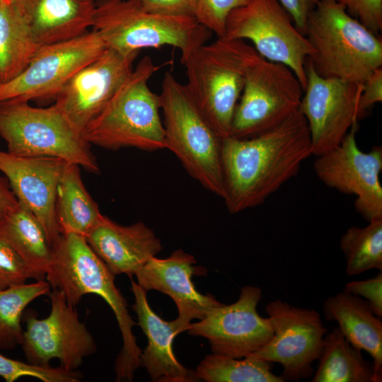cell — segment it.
I'll return each mask as SVG.
<instances>
[{"mask_svg": "<svg viewBox=\"0 0 382 382\" xmlns=\"http://www.w3.org/2000/svg\"><path fill=\"white\" fill-rule=\"evenodd\" d=\"M313 155L307 121L296 111L255 136L222 139L223 199L231 214L262 204L294 178Z\"/></svg>", "mask_w": 382, "mask_h": 382, "instance_id": "1", "label": "cell"}, {"mask_svg": "<svg viewBox=\"0 0 382 382\" xmlns=\"http://www.w3.org/2000/svg\"><path fill=\"white\" fill-rule=\"evenodd\" d=\"M52 262L46 274L52 289L60 290L76 307L82 297L96 294L110 306L122 336V347L115 361L116 380L131 381L140 366L141 350L132 332L135 325L127 303L115 284V275L94 253L86 237L62 233L53 245Z\"/></svg>", "mask_w": 382, "mask_h": 382, "instance_id": "2", "label": "cell"}, {"mask_svg": "<svg viewBox=\"0 0 382 382\" xmlns=\"http://www.w3.org/2000/svg\"><path fill=\"white\" fill-rule=\"evenodd\" d=\"M305 36L313 50L308 59L322 77L363 83L382 67V40L336 0H318Z\"/></svg>", "mask_w": 382, "mask_h": 382, "instance_id": "3", "label": "cell"}, {"mask_svg": "<svg viewBox=\"0 0 382 382\" xmlns=\"http://www.w3.org/2000/svg\"><path fill=\"white\" fill-rule=\"evenodd\" d=\"M160 66L144 57L82 135L91 145L108 149L133 147L146 151L166 149L158 95L149 86Z\"/></svg>", "mask_w": 382, "mask_h": 382, "instance_id": "4", "label": "cell"}, {"mask_svg": "<svg viewBox=\"0 0 382 382\" xmlns=\"http://www.w3.org/2000/svg\"><path fill=\"white\" fill-rule=\"evenodd\" d=\"M258 55L244 40L221 37L180 59L189 93L222 139L229 136L248 69Z\"/></svg>", "mask_w": 382, "mask_h": 382, "instance_id": "5", "label": "cell"}, {"mask_svg": "<svg viewBox=\"0 0 382 382\" xmlns=\"http://www.w3.org/2000/svg\"><path fill=\"white\" fill-rule=\"evenodd\" d=\"M91 28L106 48L124 56L170 45L183 59L212 34L195 17L149 12L134 0H96Z\"/></svg>", "mask_w": 382, "mask_h": 382, "instance_id": "6", "label": "cell"}, {"mask_svg": "<svg viewBox=\"0 0 382 382\" xmlns=\"http://www.w3.org/2000/svg\"><path fill=\"white\" fill-rule=\"evenodd\" d=\"M163 115L166 149L206 190L223 199L222 138L189 93L170 72H166L158 94Z\"/></svg>", "mask_w": 382, "mask_h": 382, "instance_id": "7", "label": "cell"}, {"mask_svg": "<svg viewBox=\"0 0 382 382\" xmlns=\"http://www.w3.org/2000/svg\"><path fill=\"white\" fill-rule=\"evenodd\" d=\"M0 136L11 154L56 157L100 173L90 144L54 104L39 108L26 101L0 103Z\"/></svg>", "mask_w": 382, "mask_h": 382, "instance_id": "8", "label": "cell"}, {"mask_svg": "<svg viewBox=\"0 0 382 382\" xmlns=\"http://www.w3.org/2000/svg\"><path fill=\"white\" fill-rule=\"evenodd\" d=\"M303 92L289 67L259 54L248 69L229 136L249 138L277 126L299 110Z\"/></svg>", "mask_w": 382, "mask_h": 382, "instance_id": "9", "label": "cell"}, {"mask_svg": "<svg viewBox=\"0 0 382 382\" xmlns=\"http://www.w3.org/2000/svg\"><path fill=\"white\" fill-rule=\"evenodd\" d=\"M224 37L250 40L262 57L289 67L304 91L306 62L313 50L279 0H250L233 9L227 18Z\"/></svg>", "mask_w": 382, "mask_h": 382, "instance_id": "10", "label": "cell"}, {"mask_svg": "<svg viewBox=\"0 0 382 382\" xmlns=\"http://www.w3.org/2000/svg\"><path fill=\"white\" fill-rule=\"evenodd\" d=\"M105 49L93 30L39 47L23 71L0 83V103L55 99L72 76Z\"/></svg>", "mask_w": 382, "mask_h": 382, "instance_id": "11", "label": "cell"}, {"mask_svg": "<svg viewBox=\"0 0 382 382\" xmlns=\"http://www.w3.org/2000/svg\"><path fill=\"white\" fill-rule=\"evenodd\" d=\"M265 311L273 335L267 344L249 356L280 364L283 367L280 376L284 381L310 378L312 364L318 359L327 332L320 313L281 299L269 302Z\"/></svg>", "mask_w": 382, "mask_h": 382, "instance_id": "12", "label": "cell"}, {"mask_svg": "<svg viewBox=\"0 0 382 382\" xmlns=\"http://www.w3.org/2000/svg\"><path fill=\"white\" fill-rule=\"evenodd\" d=\"M48 294V316L39 319L31 311L25 316L21 346L26 361L47 366L52 359H57L63 369L76 371L86 357L96 352L94 338L60 290L53 289Z\"/></svg>", "mask_w": 382, "mask_h": 382, "instance_id": "13", "label": "cell"}, {"mask_svg": "<svg viewBox=\"0 0 382 382\" xmlns=\"http://www.w3.org/2000/svg\"><path fill=\"white\" fill-rule=\"evenodd\" d=\"M357 124L336 147L317 156L316 175L326 186L356 196V211L368 222L382 219V147L362 151L356 139Z\"/></svg>", "mask_w": 382, "mask_h": 382, "instance_id": "14", "label": "cell"}, {"mask_svg": "<svg viewBox=\"0 0 382 382\" xmlns=\"http://www.w3.org/2000/svg\"><path fill=\"white\" fill-rule=\"evenodd\" d=\"M307 82L299 111L306 118L313 155H321L340 144L357 124L363 83L318 75L306 62Z\"/></svg>", "mask_w": 382, "mask_h": 382, "instance_id": "15", "label": "cell"}, {"mask_svg": "<svg viewBox=\"0 0 382 382\" xmlns=\"http://www.w3.org/2000/svg\"><path fill=\"white\" fill-rule=\"evenodd\" d=\"M261 298V289L244 286L235 303L213 308L199 322L190 323L188 332L207 338L214 354L236 359L249 356L273 335L270 318L257 311Z\"/></svg>", "mask_w": 382, "mask_h": 382, "instance_id": "16", "label": "cell"}, {"mask_svg": "<svg viewBox=\"0 0 382 382\" xmlns=\"http://www.w3.org/2000/svg\"><path fill=\"white\" fill-rule=\"evenodd\" d=\"M137 57L106 48L72 76L55 98L54 106L83 133L128 79Z\"/></svg>", "mask_w": 382, "mask_h": 382, "instance_id": "17", "label": "cell"}, {"mask_svg": "<svg viewBox=\"0 0 382 382\" xmlns=\"http://www.w3.org/2000/svg\"><path fill=\"white\" fill-rule=\"evenodd\" d=\"M66 162L44 156H19L0 150V171L18 203L41 223L52 245L61 236L56 216L57 185Z\"/></svg>", "mask_w": 382, "mask_h": 382, "instance_id": "18", "label": "cell"}, {"mask_svg": "<svg viewBox=\"0 0 382 382\" xmlns=\"http://www.w3.org/2000/svg\"><path fill=\"white\" fill-rule=\"evenodd\" d=\"M195 263L192 255L178 249L167 258L151 257L134 275L146 291L156 290L169 296L175 303L178 316L189 321L201 320L222 303L212 295L197 291L192 281L197 272Z\"/></svg>", "mask_w": 382, "mask_h": 382, "instance_id": "19", "label": "cell"}, {"mask_svg": "<svg viewBox=\"0 0 382 382\" xmlns=\"http://www.w3.org/2000/svg\"><path fill=\"white\" fill-rule=\"evenodd\" d=\"M131 283L134 296L132 308L137 316L138 325L148 340L146 347L141 351L140 366L146 368L154 381H197L195 371L186 369L178 362L172 348L174 337L187 330L190 321L180 316L172 321L161 319L149 306L146 291L133 280Z\"/></svg>", "mask_w": 382, "mask_h": 382, "instance_id": "20", "label": "cell"}, {"mask_svg": "<svg viewBox=\"0 0 382 382\" xmlns=\"http://www.w3.org/2000/svg\"><path fill=\"white\" fill-rule=\"evenodd\" d=\"M86 239L115 276L132 277L162 250L159 238L143 222L123 226L104 215Z\"/></svg>", "mask_w": 382, "mask_h": 382, "instance_id": "21", "label": "cell"}, {"mask_svg": "<svg viewBox=\"0 0 382 382\" xmlns=\"http://www.w3.org/2000/svg\"><path fill=\"white\" fill-rule=\"evenodd\" d=\"M39 47L79 37L91 27L96 0H11Z\"/></svg>", "mask_w": 382, "mask_h": 382, "instance_id": "22", "label": "cell"}, {"mask_svg": "<svg viewBox=\"0 0 382 382\" xmlns=\"http://www.w3.org/2000/svg\"><path fill=\"white\" fill-rule=\"evenodd\" d=\"M328 320L336 321L338 329L353 346L368 352L373 359L376 382L382 381V321L362 298L342 291L323 303Z\"/></svg>", "mask_w": 382, "mask_h": 382, "instance_id": "23", "label": "cell"}, {"mask_svg": "<svg viewBox=\"0 0 382 382\" xmlns=\"http://www.w3.org/2000/svg\"><path fill=\"white\" fill-rule=\"evenodd\" d=\"M0 235L32 269L37 280L45 279L54 248L37 219L18 203L0 219Z\"/></svg>", "mask_w": 382, "mask_h": 382, "instance_id": "24", "label": "cell"}, {"mask_svg": "<svg viewBox=\"0 0 382 382\" xmlns=\"http://www.w3.org/2000/svg\"><path fill=\"white\" fill-rule=\"evenodd\" d=\"M80 168L66 163L57 185L56 216L61 234L86 237L103 214L84 186Z\"/></svg>", "mask_w": 382, "mask_h": 382, "instance_id": "25", "label": "cell"}, {"mask_svg": "<svg viewBox=\"0 0 382 382\" xmlns=\"http://www.w3.org/2000/svg\"><path fill=\"white\" fill-rule=\"evenodd\" d=\"M311 382H376L373 362L349 343L338 328L326 332Z\"/></svg>", "mask_w": 382, "mask_h": 382, "instance_id": "26", "label": "cell"}, {"mask_svg": "<svg viewBox=\"0 0 382 382\" xmlns=\"http://www.w3.org/2000/svg\"><path fill=\"white\" fill-rule=\"evenodd\" d=\"M28 25L11 0L0 6V83L18 76L37 50Z\"/></svg>", "mask_w": 382, "mask_h": 382, "instance_id": "27", "label": "cell"}, {"mask_svg": "<svg viewBox=\"0 0 382 382\" xmlns=\"http://www.w3.org/2000/svg\"><path fill=\"white\" fill-rule=\"evenodd\" d=\"M272 367L273 363L252 356L240 360L213 353L200 362L195 376L207 382H284Z\"/></svg>", "mask_w": 382, "mask_h": 382, "instance_id": "28", "label": "cell"}, {"mask_svg": "<svg viewBox=\"0 0 382 382\" xmlns=\"http://www.w3.org/2000/svg\"><path fill=\"white\" fill-rule=\"evenodd\" d=\"M50 285L45 279L21 284L0 290V349H13L23 342L21 318L27 306L49 294Z\"/></svg>", "mask_w": 382, "mask_h": 382, "instance_id": "29", "label": "cell"}, {"mask_svg": "<svg viewBox=\"0 0 382 382\" xmlns=\"http://www.w3.org/2000/svg\"><path fill=\"white\" fill-rule=\"evenodd\" d=\"M368 223L364 227H349L340 238L348 276L374 269L382 272V219Z\"/></svg>", "mask_w": 382, "mask_h": 382, "instance_id": "30", "label": "cell"}, {"mask_svg": "<svg viewBox=\"0 0 382 382\" xmlns=\"http://www.w3.org/2000/svg\"><path fill=\"white\" fill-rule=\"evenodd\" d=\"M0 376L6 382H14L22 377H33L43 382H79L81 373L62 367L42 366L8 358L0 353Z\"/></svg>", "mask_w": 382, "mask_h": 382, "instance_id": "31", "label": "cell"}, {"mask_svg": "<svg viewBox=\"0 0 382 382\" xmlns=\"http://www.w3.org/2000/svg\"><path fill=\"white\" fill-rule=\"evenodd\" d=\"M250 0H196L194 17L218 37L225 34L226 22L229 13Z\"/></svg>", "mask_w": 382, "mask_h": 382, "instance_id": "32", "label": "cell"}, {"mask_svg": "<svg viewBox=\"0 0 382 382\" xmlns=\"http://www.w3.org/2000/svg\"><path fill=\"white\" fill-rule=\"evenodd\" d=\"M36 275L11 245L0 235V290L25 283Z\"/></svg>", "mask_w": 382, "mask_h": 382, "instance_id": "33", "label": "cell"}, {"mask_svg": "<svg viewBox=\"0 0 382 382\" xmlns=\"http://www.w3.org/2000/svg\"><path fill=\"white\" fill-rule=\"evenodd\" d=\"M375 35L382 30V0H336Z\"/></svg>", "mask_w": 382, "mask_h": 382, "instance_id": "34", "label": "cell"}, {"mask_svg": "<svg viewBox=\"0 0 382 382\" xmlns=\"http://www.w3.org/2000/svg\"><path fill=\"white\" fill-rule=\"evenodd\" d=\"M343 291L364 299L372 311L378 317H382V272L368 279L349 282Z\"/></svg>", "mask_w": 382, "mask_h": 382, "instance_id": "35", "label": "cell"}, {"mask_svg": "<svg viewBox=\"0 0 382 382\" xmlns=\"http://www.w3.org/2000/svg\"><path fill=\"white\" fill-rule=\"evenodd\" d=\"M145 10L159 14L194 17L196 0H134Z\"/></svg>", "mask_w": 382, "mask_h": 382, "instance_id": "36", "label": "cell"}, {"mask_svg": "<svg viewBox=\"0 0 382 382\" xmlns=\"http://www.w3.org/2000/svg\"><path fill=\"white\" fill-rule=\"evenodd\" d=\"M382 101V67L376 69L363 83L358 117L361 119L368 109Z\"/></svg>", "mask_w": 382, "mask_h": 382, "instance_id": "37", "label": "cell"}, {"mask_svg": "<svg viewBox=\"0 0 382 382\" xmlns=\"http://www.w3.org/2000/svg\"><path fill=\"white\" fill-rule=\"evenodd\" d=\"M279 1L291 16L297 29L304 35L308 16L316 6L318 0Z\"/></svg>", "mask_w": 382, "mask_h": 382, "instance_id": "38", "label": "cell"}, {"mask_svg": "<svg viewBox=\"0 0 382 382\" xmlns=\"http://www.w3.org/2000/svg\"><path fill=\"white\" fill-rule=\"evenodd\" d=\"M18 204L6 178L0 175V219Z\"/></svg>", "mask_w": 382, "mask_h": 382, "instance_id": "39", "label": "cell"}, {"mask_svg": "<svg viewBox=\"0 0 382 382\" xmlns=\"http://www.w3.org/2000/svg\"><path fill=\"white\" fill-rule=\"evenodd\" d=\"M4 0H0V6L1 5V4L3 3Z\"/></svg>", "mask_w": 382, "mask_h": 382, "instance_id": "40", "label": "cell"}]
</instances>
